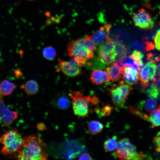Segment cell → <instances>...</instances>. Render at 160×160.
<instances>
[{
	"instance_id": "obj_1",
	"label": "cell",
	"mask_w": 160,
	"mask_h": 160,
	"mask_svg": "<svg viewBox=\"0 0 160 160\" xmlns=\"http://www.w3.org/2000/svg\"><path fill=\"white\" fill-rule=\"evenodd\" d=\"M47 145L41 138L35 134L23 138V142L17 160H45Z\"/></svg>"
},
{
	"instance_id": "obj_2",
	"label": "cell",
	"mask_w": 160,
	"mask_h": 160,
	"mask_svg": "<svg viewBox=\"0 0 160 160\" xmlns=\"http://www.w3.org/2000/svg\"><path fill=\"white\" fill-rule=\"evenodd\" d=\"M0 139L3 145L1 155L7 158L17 159L23 142V138L17 129L13 128L6 132Z\"/></svg>"
},
{
	"instance_id": "obj_3",
	"label": "cell",
	"mask_w": 160,
	"mask_h": 160,
	"mask_svg": "<svg viewBox=\"0 0 160 160\" xmlns=\"http://www.w3.org/2000/svg\"><path fill=\"white\" fill-rule=\"evenodd\" d=\"M115 155L121 160H143L147 156L142 152H138L136 147L127 138L120 140L114 152Z\"/></svg>"
},
{
	"instance_id": "obj_4",
	"label": "cell",
	"mask_w": 160,
	"mask_h": 160,
	"mask_svg": "<svg viewBox=\"0 0 160 160\" xmlns=\"http://www.w3.org/2000/svg\"><path fill=\"white\" fill-rule=\"evenodd\" d=\"M130 85L121 81L118 84H114L109 89V93L116 107L121 108L124 105L132 89Z\"/></svg>"
},
{
	"instance_id": "obj_5",
	"label": "cell",
	"mask_w": 160,
	"mask_h": 160,
	"mask_svg": "<svg viewBox=\"0 0 160 160\" xmlns=\"http://www.w3.org/2000/svg\"><path fill=\"white\" fill-rule=\"evenodd\" d=\"M69 95L72 100V108L74 114L79 117H88V105L92 97L84 96L81 92L74 91H71Z\"/></svg>"
},
{
	"instance_id": "obj_6",
	"label": "cell",
	"mask_w": 160,
	"mask_h": 160,
	"mask_svg": "<svg viewBox=\"0 0 160 160\" xmlns=\"http://www.w3.org/2000/svg\"><path fill=\"white\" fill-rule=\"evenodd\" d=\"M117 55L115 48L114 41L108 38L99 46L98 60L107 65L113 63L117 60Z\"/></svg>"
},
{
	"instance_id": "obj_7",
	"label": "cell",
	"mask_w": 160,
	"mask_h": 160,
	"mask_svg": "<svg viewBox=\"0 0 160 160\" xmlns=\"http://www.w3.org/2000/svg\"><path fill=\"white\" fill-rule=\"evenodd\" d=\"M68 55L71 57H75L87 60L92 58L93 52L91 51L83 44L81 38L72 40L67 47Z\"/></svg>"
},
{
	"instance_id": "obj_8",
	"label": "cell",
	"mask_w": 160,
	"mask_h": 160,
	"mask_svg": "<svg viewBox=\"0 0 160 160\" xmlns=\"http://www.w3.org/2000/svg\"><path fill=\"white\" fill-rule=\"evenodd\" d=\"M132 18L135 25L141 29L148 30L152 28L155 22L150 13L144 9H141L133 13Z\"/></svg>"
},
{
	"instance_id": "obj_9",
	"label": "cell",
	"mask_w": 160,
	"mask_h": 160,
	"mask_svg": "<svg viewBox=\"0 0 160 160\" xmlns=\"http://www.w3.org/2000/svg\"><path fill=\"white\" fill-rule=\"evenodd\" d=\"M58 61L57 71H61L65 75L69 77H75L81 74L80 68L76 66L69 61L58 59Z\"/></svg>"
},
{
	"instance_id": "obj_10",
	"label": "cell",
	"mask_w": 160,
	"mask_h": 160,
	"mask_svg": "<svg viewBox=\"0 0 160 160\" xmlns=\"http://www.w3.org/2000/svg\"><path fill=\"white\" fill-rule=\"evenodd\" d=\"M111 26V24L110 23L105 24L92 35L91 38L97 46H100L109 38Z\"/></svg>"
},
{
	"instance_id": "obj_11",
	"label": "cell",
	"mask_w": 160,
	"mask_h": 160,
	"mask_svg": "<svg viewBox=\"0 0 160 160\" xmlns=\"http://www.w3.org/2000/svg\"><path fill=\"white\" fill-rule=\"evenodd\" d=\"M1 122L4 126H8L12 124L17 117V113L12 111L7 108L1 96Z\"/></svg>"
},
{
	"instance_id": "obj_12",
	"label": "cell",
	"mask_w": 160,
	"mask_h": 160,
	"mask_svg": "<svg viewBox=\"0 0 160 160\" xmlns=\"http://www.w3.org/2000/svg\"><path fill=\"white\" fill-rule=\"evenodd\" d=\"M122 76L127 84L134 85L137 83L139 80V72L133 67L123 66Z\"/></svg>"
},
{
	"instance_id": "obj_13",
	"label": "cell",
	"mask_w": 160,
	"mask_h": 160,
	"mask_svg": "<svg viewBox=\"0 0 160 160\" xmlns=\"http://www.w3.org/2000/svg\"><path fill=\"white\" fill-rule=\"evenodd\" d=\"M90 80L93 84L102 85L109 82V77L107 71L101 70H93L91 72Z\"/></svg>"
},
{
	"instance_id": "obj_14",
	"label": "cell",
	"mask_w": 160,
	"mask_h": 160,
	"mask_svg": "<svg viewBox=\"0 0 160 160\" xmlns=\"http://www.w3.org/2000/svg\"><path fill=\"white\" fill-rule=\"evenodd\" d=\"M109 77V82L112 83L119 80L122 76L123 67L117 62H113L106 68Z\"/></svg>"
},
{
	"instance_id": "obj_15",
	"label": "cell",
	"mask_w": 160,
	"mask_h": 160,
	"mask_svg": "<svg viewBox=\"0 0 160 160\" xmlns=\"http://www.w3.org/2000/svg\"><path fill=\"white\" fill-rule=\"evenodd\" d=\"M149 79V71L147 65L145 64L139 70V80L141 85V89L145 87L148 85Z\"/></svg>"
},
{
	"instance_id": "obj_16",
	"label": "cell",
	"mask_w": 160,
	"mask_h": 160,
	"mask_svg": "<svg viewBox=\"0 0 160 160\" xmlns=\"http://www.w3.org/2000/svg\"><path fill=\"white\" fill-rule=\"evenodd\" d=\"M24 89L26 93L29 95H33L38 92L39 86L37 82L33 80H30L27 81L21 87Z\"/></svg>"
},
{
	"instance_id": "obj_17",
	"label": "cell",
	"mask_w": 160,
	"mask_h": 160,
	"mask_svg": "<svg viewBox=\"0 0 160 160\" xmlns=\"http://www.w3.org/2000/svg\"><path fill=\"white\" fill-rule=\"evenodd\" d=\"M139 105L141 109H143L145 111L152 112L155 109L158 105L157 101L153 98H148L140 101Z\"/></svg>"
},
{
	"instance_id": "obj_18",
	"label": "cell",
	"mask_w": 160,
	"mask_h": 160,
	"mask_svg": "<svg viewBox=\"0 0 160 160\" xmlns=\"http://www.w3.org/2000/svg\"><path fill=\"white\" fill-rule=\"evenodd\" d=\"M141 90L143 93L151 98H156L159 95V90L153 81L149 83L147 86L141 89Z\"/></svg>"
},
{
	"instance_id": "obj_19",
	"label": "cell",
	"mask_w": 160,
	"mask_h": 160,
	"mask_svg": "<svg viewBox=\"0 0 160 160\" xmlns=\"http://www.w3.org/2000/svg\"><path fill=\"white\" fill-rule=\"evenodd\" d=\"M15 87V84L7 79H4L1 83L0 90L1 95L7 96L10 95Z\"/></svg>"
},
{
	"instance_id": "obj_20",
	"label": "cell",
	"mask_w": 160,
	"mask_h": 160,
	"mask_svg": "<svg viewBox=\"0 0 160 160\" xmlns=\"http://www.w3.org/2000/svg\"><path fill=\"white\" fill-rule=\"evenodd\" d=\"M103 128V124L99 121L92 120L88 124L89 131L92 134L95 135L100 133Z\"/></svg>"
},
{
	"instance_id": "obj_21",
	"label": "cell",
	"mask_w": 160,
	"mask_h": 160,
	"mask_svg": "<svg viewBox=\"0 0 160 160\" xmlns=\"http://www.w3.org/2000/svg\"><path fill=\"white\" fill-rule=\"evenodd\" d=\"M114 42L115 49L117 55L118 60L129 55V51L124 44L116 41H114Z\"/></svg>"
},
{
	"instance_id": "obj_22",
	"label": "cell",
	"mask_w": 160,
	"mask_h": 160,
	"mask_svg": "<svg viewBox=\"0 0 160 160\" xmlns=\"http://www.w3.org/2000/svg\"><path fill=\"white\" fill-rule=\"evenodd\" d=\"M149 122L152 124V127H160V109H156L151 112L149 116Z\"/></svg>"
},
{
	"instance_id": "obj_23",
	"label": "cell",
	"mask_w": 160,
	"mask_h": 160,
	"mask_svg": "<svg viewBox=\"0 0 160 160\" xmlns=\"http://www.w3.org/2000/svg\"><path fill=\"white\" fill-rule=\"evenodd\" d=\"M118 61L119 63L123 66H131L135 68L138 71L140 68L138 65L130 56H127L119 59Z\"/></svg>"
},
{
	"instance_id": "obj_24",
	"label": "cell",
	"mask_w": 160,
	"mask_h": 160,
	"mask_svg": "<svg viewBox=\"0 0 160 160\" xmlns=\"http://www.w3.org/2000/svg\"><path fill=\"white\" fill-rule=\"evenodd\" d=\"M118 144L116 137L114 136L108 139L104 142L103 147L106 151L110 152L116 148Z\"/></svg>"
},
{
	"instance_id": "obj_25",
	"label": "cell",
	"mask_w": 160,
	"mask_h": 160,
	"mask_svg": "<svg viewBox=\"0 0 160 160\" xmlns=\"http://www.w3.org/2000/svg\"><path fill=\"white\" fill-rule=\"evenodd\" d=\"M81 39L83 44L90 51L93 52L97 49V46L92 41L91 36L86 35Z\"/></svg>"
},
{
	"instance_id": "obj_26",
	"label": "cell",
	"mask_w": 160,
	"mask_h": 160,
	"mask_svg": "<svg viewBox=\"0 0 160 160\" xmlns=\"http://www.w3.org/2000/svg\"><path fill=\"white\" fill-rule=\"evenodd\" d=\"M42 54L45 59L49 60H52L55 58L56 53L54 47L49 46L45 47L43 49Z\"/></svg>"
},
{
	"instance_id": "obj_27",
	"label": "cell",
	"mask_w": 160,
	"mask_h": 160,
	"mask_svg": "<svg viewBox=\"0 0 160 160\" xmlns=\"http://www.w3.org/2000/svg\"><path fill=\"white\" fill-rule=\"evenodd\" d=\"M130 56L138 65L140 69L144 65L142 60L144 55L142 52L137 50H134Z\"/></svg>"
},
{
	"instance_id": "obj_28",
	"label": "cell",
	"mask_w": 160,
	"mask_h": 160,
	"mask_svg": "<svg viewBox=\"0 0 160 160\" xmlns=\"http://www.w3.org/2000/svg\"><path fill=\"white\" fill-rule=\"evenodd\" d=\"M113 109V107L108 104L101 108H96L94 109V111L102 116H106L110 115Z\"/></svg>"
},
{
	"instance_id": "obj_29",
	"label": "cell",
	"mask_w": 160,
	"mask_h": 160,
	"mask_svg": "<svg viewBox=\"0 0 160 160\" xmlns=\"http://www.w3.org/2000/svg\"><path fill=\"white\" fill-rule=\"evenodd\" d=\"M57 105L60 108L65 109L69 108L70 103L69 99L66 96L62 95L58 98Z\"/></svg>"
},
{
	"instance_id": "obj_30",
	"label": "cell",
	"mask_w": 160,
	"mask_h": 160,
	"mask_svg": "<svg viewBox=\"0 0 160 160\" xmlns=\"http://www.w3.org/2000/svg\"><path fill=\"white\" fill-rule=\"evenodd\" d=\"M128 110L129 112L132 114L137 116L142 119L149 122V116L140 112L137 108L130 106L129 107Z\"/></svg>"
},
{
	"instance_id": "obj_31",
	"label": "cell",
	"mask_w": 160,
	"mask_h": 160,
	"mask_svg": "<svg viewBox=\"0 0 160 160\" xmlns=\"http://www.w3.org/2000/svg\"><path fill=\"white\" fill-rule=\"evenodd\" d=\"M147 60L148 61L155 63L160 62V54L149 53L147 54Z\"/></svg>"
},
{
	"instance_id": "obj_32",
	"label": "cell",
	"mask_w": 160,
	"mask_h": 160,
	"mask_svg": "<svg viewBox=\"0 0 160 160\" xmlns=\"http://www.w3.org/2000/svg\"><path fill=\"white\" fill-rule=\"evenodd\" d=\"M153 143L156 147V149L158 152H160V132L157 134L154 137Z\"/></svg>"
},
{
	"instance_id": "obj_33",
	"label": "cell",
	"mask_w": 160,
	"mask_h": 160,
	"mask_svg": "<svg viewBox=\"0 0 160 160\" xmlns=\"http://www.w3.org/2000/svg\"><path fill=\"white\" fill-rule=\"evenodd\" d=\"M154 40L156 49L160 51V29L157 31Z\"/></svg>"
},
{
	"instance_id": "obj_34",
	"label": "cell",
	"mask_w": 160,
	"mask_h": 160,
	"mask_svg": "<svg viewBox=\"0 0 160 160\" xmlns=\"http://www.w3.org/2000/svg\"><path fill=\"white\" fill-rule=\"evenodd\" d=\"M131 47L132 48L141 50V51H145V47H144V46L140 43H134L132 44Z\"/></svg>"
},
{
	"instance_id": "obj_35",
	"label": "cell",
	"mask_w": 160,
	"mask_h": 160,
	"mask_svg": "<svg viewBox=\"0 0 160 160\" xmlns=\"http://www.w3.org/2000/svg\"><path fill=\"white\" fill-rule=\"evenodd\" d=\"M145 43L146 45L145 51H148L154 49L155 45L152 42L146 41Z\"/></svg>"
},
{
	"instance_id": "obj_36",
	"label": "cell",
	"mask_w": 160,
	"mask_h": 160,
	"mask_svg": "<svg viewBox=\"0 0 160 160\" xmlns=\"http://www.w3.org/2000/svg\"><path fill=\"white\" fill-rule=\"evenodd\" d=\"M93 159L88 153H85L82 154L79 157V160H92Z\"/></svg>"
},
{
	"instance_id": "obj_37",
	"label": "cell",
	"mask_w": 160,
	"mask_h": 160,
	"mask_svg": "<svg viewBox=\"0 0 160 160\" xmlns=\"http://www.w3.org/2000/svg\"><path fill=\"white\" fill-rule=\"evenodd\" d=\"M99 102V100L98 98L96 96H94L92 97L90 103L93 105H96Z\"/></svg>"
},
{
	"instance_id": "obj_38",
	"label": "cell",
	"mask_w": 160,
	"mask_h": 160,
	"mask_svg": "<svg viewBox=\"0 0 160 160\" xmlns=\"http://www.w3.org/2000/svg\"><path fill=\"white\" fill-rule=\"evenodd\" d=\"M156 75L158 77H160V62L157 65Z\"/></svg>"
},
{
	"instance_id": "obj_39",
	"label": "cell",
	"mask_w": 160,
	"mask_h": 160,
	"mask_svg": "<svg viewBox=\"0 0 160 160\" xmlns=\"http://www.w3.org/2000/svg\"><path fill=\"white\" fill-rule=\"evenodd\" d=\"M156 82V86L159 91L160 92V77H158Z\"/></svg>"
},
{
	"instance_id": "obj_40",
	"label": "cell",
	"mask_w": 160,
	"mask_h": 160,
	"mask_svg": "<svg viewBox=\"0 0 160 160\" xmlns=\"http://www.w3.org/2000/svg\"><path fill=\"white\" fill-rule=\"evenodd\" d=\"M15 73L16 76L17 77H20V76H22V73L19 70H17L15 71Z\"/></svg>"
},
{
	"instance_id": "obj_41",
	"label": "cell",
	"mask_w": 160,
	"mask_h": 160,
	"mask_svg": "<svg viewBox=\"0 0 160 160\" xmlns=\"http://www.w3.org/2000/svg\"><path fill=\"white\" fill-rule=\"evenodd\" d=\"M38 129L41 130V128H42V130H43V129H44V128H45V126L43 124L40 123L39 124H38Z\"/></svg>"
},
{
	"instance_id": "obj_42",
	"label": "cell",
	"mask_w": 160,
	"mask_h": 160,
	"mask_svg": "<svg viewBox=\"0 0 160 160\" xmlns=\"http://www.w3.org/2000/svg\"><path fill=\"white\" fill-rule=\"evenodd\" d=\"M25 0L27 1H35V0Z\"/></svg>"
},
{
	"instance_id": "obj_43",
	"label": "cell",
	"mask_w": 160,
	"mask_h": 160,
	"mask_svg": "<svg viewBox=\"0 0 160 160\" xmlns=\"http://www.w3.org/2000/svg\"><path fill=\"white\" fill-rule=\"evenodd\" d=\"M142 0L144 1H149V0Z\"/></svg>"
},
{
	"instance_id": "obj_44",
	"label": "cell",
	"mask_w": 160,
	"mask_h": 160,
	"mask_svg": "<svg viewBox=\"0 0 160 160\" xmlns=\"http://www.w3.org/2000/svg\"><path fill=\"white\" fill-rule=\"evenodd\" d=\"M159 108L160 109V105H159Z\"/></svg>"
}]
</instances>
